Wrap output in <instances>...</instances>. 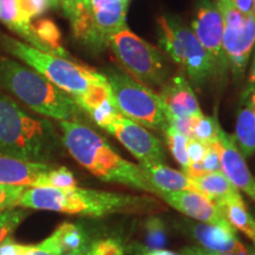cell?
<instances>
[{
	"instance_id": "cell-12",
	"label": "cell",
	"mask_w": 255,
	"mask_h": 255,
	"mask_svg": "<svg viewBox=\"0 0 255 255\" xmlns=\"http://www.w3.org/2000/svg\"><path fill=\"white\" fill-rule=\"evenodd\" d=\"M158 199L183 215L197 220L201 223L237 232V229L226 219L220 207L205 194L190 190L159 191Z\"/></svg>"
},
{
	"instance_id": "cell-23",
	"label": "cell",
	"mask_w": 255,
	"mask_h": 255,
	"mask_svg": "<svg viewBox=\"0 0 255 255\" xmlns=\"http://www.w3.org/2000/svg\"><path fill=\"white\" fill-rule=\"evenodd\" d=\"M235 142L245 158L255 152V115L250 105L239 111L235 126Z\"/></svg>"
},
{
	"instance_id": "cell-9",
	"label": "cell",
	"mask_w": 255,
	"mask_h": 255,
	"mask_svg": "<svg viewBox=\"0 0 255 255\" xmlns=\"http://www.w3.org/2000/svg\"><path fill=\"white\" fill-rule=\"evenodd\" d=\"M222 14V47L228 66L237 77L246 70L255 44V13L245 14L238 9L216 1Z\"/></svg>"
},
{
	"instance_id": "cell-1",
	"label": "cell",
	"mask_w": 255,
	"mask_h": 255,
	"mask_svg": "<svg viewBox=\"0 0 255 255\" xmlns=\"http://www.w3.org/2000/svg\"><path fill=\"white\" fill-rule=\"evenodd\" d=\"M19 206L23 208L64 213V214L107 218L114 214H156L165 209L154 195H131L77 186L69 188H26Z\"/></svg>"
},
{
	"instance_id": "cell-25",
	"label": "cell",
	"mask_w": 255,
	"mask_h": 255,
	"mask_svg": "<svg viewBox=\"0 0 255 255\" xmlns=\"http://www.w3.org/2000/svg\"><path fill=\"white\" fill-rule=\"evenodd\" d=\"M63 255H124V248L120 240L114 238L98 239L95 241L87 239L78 247Z\"/></svg>"
},
{
	"instance_id": "cell-37",
	"label": "cell",
	"mask_w": 255,
	"mask_h": 255,
	"mask_svg": "<svg viewBox=\"0 0 255 255\" xmlns=\"http://www.w3.org/2000/svg\"><path fill=\"white\" fill-rule=\"evenodd\" d=\"M247 105H250V108L252 110H253V113L255 115V100H250V98H248Z\"/></svg>"
},
{
	"instance_id": "cell-3",
	"label": "cell",
	"mask_w": 255,
	"mask_h": 255,
	"mask_svg": "<svg viewBox=\"0 0 255 255\" xmlns=\"http://www.w3.org/2000/svg\"><path fill=\"white\" fill-rule=\"evenodd\" d=\"M0 88L26 104L34 113L60 121H78L83 110L75 98L43 75L0 55Z\"/></svg>"
},
{
	"instance_id": "cell-22",
	"label": "cell",
	"mask_w": 255,
	"mask_h": 255,
	"mask_svg": "<svg viewBox=\"0 0 255 255\" xmlns=\"http://www.w3.org/2000/svg\"><path fill=\"white\" fill-rule=\"evenodd\" d=\"M0 20L15 33L26 40L28 45L39 50L37 38L32 33L31 24H26L21 17L19 0H0Z\"/></svg>"
},
{
	"instance_id": "cell-18",
	"label": "cell",
	"mask_w": 255,
	"mask_h": 255,
	"mask_svg": "<svg viewBox=\"0 0 255 255\" xmlns=\"http://www.w3.org/2000/svg\"><path fill=\"white\" fill-rule=\"evenodd\" d=\"M90 11L96 28L110 45V38L126 28L127 1L90 0Z\"/></svg>"
},
{
	"instance_id": "cell-20",
	"label": "cell",
	"mask_w": 255,
	"mask_h": 255,
	"mask_svg": "<svg viewBox=\"0 0 255 255\" xmlns=\"http://www.w3.org/2000/svg\"><path fill=\"white\" fill-rule=\"evenodd\" d=\"M152 186L159 191L190 190L200 193L193 178L182 171L169 168L165 164H139ZM158 197V196H157Z\"/></svg>"
},
{
	"instance_id": "cell-13",
	"label": "cell",
	"mask_w": 255,
	"mask_h": 255,
	"mask_svg": "<svg viewBox=\"0 0 255 255\" xmlns=\"http://www.w3.org/2000/svg\"><path fill=\"white\" fill-rule=\"evenodd\" d=\"M87 239L79 226L65 222L38 245H21L7 238L0 245V255H63Z\"/></svg>"
},
{
	"instance_id": "cell-30",
	"label": "cell",
	"mask_w": 255,
	"mask_h": 255,
	"mask_svg": "<svg viewBox=\"0 0 255 255\" xmlns=\"http://www.w3.org/2000/svg\"><path fill=\"white\" fill-rule=\"evenodd\" d=\"M27 187L0 184V213L19 206L20 197Z\"/></svg>"
},
{
	"instance_id": "cell-35",
	"label": "cell",
	"mask_w": 255,
	"mask_h": 255,
	"mask_svg": "<svg viewBox=\"0 0 255 255\" xmlns=\"http://www.w3.org/2000/svg\"><path fill=\"white\" fill-rule=\"evenodd\" d=\"M254 91H255V58L253 60V64H252L250 78H248V84L246 87V90L244 91V96H242V97L246 100V98L250 97Z\"/></svg>"
},
{
	"instance_id": "cell-29",
	"label": "cell",
	"mask_w": 255,
	"mask_h": 255,
	"mask_svg": "<svg viewBox=\"0 0 255 255\" xmlns=\"http://www.w3.org/2000/svg\"><path fill=\"white\" fill-rule=\"evenodd\" d=\"M26 216V212L23 209H7L0 213V245L9 238L12 232L18 227Z\"/></svg>"
},
{
	"instance_id": "cell-16",
	"label": "cell",
	"mask_w": 255,
	"mask_h": 255,
	"mask_svg": "<svg viewBox=\"0 0 255 255\" xmlns=\"http://www.w3.org/2000/svg\"><path fill=\"white\" fill-rule=\"evenodd\" d=\"M165 117H195L203 114L189 81L183 73L168 78L161 89Z\"/></svg>"
},
{
	"instance_id": "cell-8",
	"label": "cell",
	"mask_w": 255,
	"mask_h": 255,
	"mask_svg": "<svg viewBox=\"0 0 255 255\" xmlns=\"http://www.w3.org/2000/svg\"><path fill=\"white\" fill-rule=\"evenodd\" d=\"M110 46L123 66L146 87H162L169 76V65L161 50L128 28L110 38Z\"/></svg>"
},
{
	"instance_id": "cell-15",
	"label": "cell",
	"mask_w": 255,
	"mask_h": 255,
	"mask_svg": "<svg viewBox=\"0 0 255 255\" xmlns=\"http://www.w3.org/2000/svg\"><path fill=\"white\" fill-rule=\"evenodd\" d=\"M53 167L0 154V184L27 188L51 187Z\"/></svg>"
},
{
	"instance_id": "cell-14",
	"label": "cell",
	"mask_w": 255,
	"mask_h": 255,
	"mask_svg": "<svg viewBox=\"0 0 255 255\" xmlns=\"http://www.w3.org/2000/svg\"><path fill=\"white\" fill-rule=\"evenodd\" d=\"M215 145L219 152L222 173L239 190L247 194L255 202V177L239 150L234 135H228L220 126Z\"/></svg>"
},
{
	"instance_id": "cell-2",
	"label": "cell",
	"mask_w": 255,
	"mask_h": 255,
	"mask_svg": "<svg viewBox=\"0 0 255 255\" xmlns=\"http://www.w3.org/2000/svg\"><path fill=\"white\" fill-rule=\"evenodd\" d=\"M59 126L66 150L96 177L158 196L141 165L124 159L90 127L79 121H60Z\"/></svg>"
},
{
	"instance_id": "cell-24",
	"label": "cell",
	"mask_w": 255,
	"mask_h": 255,
	"mask_svg": "<svg viewBox=\"0 0 255 255\" xmlns=\"http://www.w3.org/2000/svg\"><path fill=\"white\" fill-rule=\"evenodd\" d=\"M229 223L238 231L244 233L248 239L255 244V220L246 208V206H239L234 203H226L220 206Z\"/></svg>"
},
{
	"instance_id": "cell-31",
	"label": "cell",
	"mask_w": 255,
	"mask_h": 255,
	"mask_svg": "<svg viewBox=\"0 0 255 255\" xmlns=\"http://www.w3.org/2000/svg\"><path fill=\"white\" fill-rule=\"evenodd\" d=\"M215 143H213V144H208L205 157H203L202 161L199 163L205 175L222 171L221 163H220L219 152H218V149H216Z\"/></svg>"
},
{
	"instance_id": "cell-7",
	"label": "cell",
	"mask_w": 255,
	"mask_h": 255,
	"mask_svg": "<svg viewBox=\"0 0 255 255\" xmlns=\"http://www.w3.org/2000/svg\"><path fill=\"white\" fill-rule=\"evenodd\" d=\"M105 75L121 115L142 127L163 131L168 121L159 95L119 69L108 70Z\"/></svg>"
},
{
	"instance_id": "cell-17",
	"label": "cell",
	"mask_w": 255,
	"mask_h": 255,
	"mask_svg": "<svg viewBox=\"0 0 255 255\" xmlns=\"http://www.w3.org/2000/svg\"><path fill=\"white\" fill-rule=\"evenodd\" d=\"M188 228L193 238L206 250L221 254H247V250L237 237V232L226 231L201 222L191 225Z\"/></svg>"
},
{
	"instance_id": "cell-10",
	"label": "cell",
	"mask_w": 255,
	"mask_h": 255,
	"mask_svg": "<svg viewBox=\"0 0 255 255\" xmlns=\"http://www.w3.org/2000/svg\"><path fill=\"white\" fill-rule=\"evenodd\" d=\"M103 129L116 137L139 164H164L165 154L161 142L141 124L117 114Z\"/></svg>"
},
{
	"instance_id": "cell-32",
	"label": "cell",
	"mask_w": 255,
	"mask_h": 255,
	"mask_svg": "<svg viewBox=\"0 0 255 255\" xmlns=\"http://www.w3.org/2000/svg\"><path fill=\"white\" fill-rule=\"evenodd\" d=\"M77 186L76 178L68 168H53L51 171V187L53 188H69Z\"/></svg>"
},
{
	"instance_id": "cell-34",
	"label": "cell",
	"mask_w": 255,
	"mask_h": 255,
	"mask_svg": "<svg viewBox=\"0 0 255 255\" xmlns=\"http://www.w3.org/2000/svg\"><path fill=\"white\" fill-rule=\"evenodd\" d=\"M216 1L231 6L245 14L255 13V0H216Z\"/></svg>"
},
{
	"instance_id": "cell-4",
	"label": "cell",
	"mask_w": 255,
	"mask_h": 255,
	"mask_svg": "<svg viewBox=\"0 0 255 255\" xmlns=\"http://www.w3.org/2000/svg\"><path fill=\"white\" fill-rule=\"evenodd\" d=\"M57 149L58 136L52 124L30 116L13 100L0 95V154L45 163Z\"/></svg>"
},
{
	"instance_id": "cell-38",
	"label": "cell",
	"mask_w": 255,
	"mask_h": 255,
	"mask_svg": "<svg viewBox=\"0 0 255 255\" xmlns=\"http://www.w3.org/2000/svg\"><path fill=\"white\" fill-rule=\"evenodd\" d=\"M248 98H250V100H255V91H254L253 94H252ZM248 98H246V100H248Z\"/></svg>"
},
{
	"instance_id": "cell-5",
	"label": "cell",
	"mask_w": 255,
	"mask_h": 255,
	"mask_svg": "<svg viewBox=\"0 0 255 255\" xmlns=\"http://www.w3.org/2000/svg\"><path fill=\"white\" fill-rule=\"evenodd\" d=\"M0 46L75 100L84 96L97 83L107 81L103 73L78 65L64 57L44 52L6 34L0 33Z\"/></svg>"
},
{
	"instance_id": "cell-11",
	"label": "cell",
	"mask_w": 255,
	"mask_h": 255,
	"mask_svg": "<svg viewBox=\"0 0 255 255\" xmlns=\"http://www.w3.org/2000/svg\"><path fill=\"white\" fill-rule=\"evenodd\" d=\"M223 26L222 14L216 2L212 0H196L191 30L212 58L219 77L225 76L229 69L222 47Z\"/></svg>"
},
{
	"instance_id": "cell-28",
	"label": "cell",
	"mask_w": 255,
	"mask_h": 255,
	"mask_svg": "<svg viewBox=\"0 0 255 255\" xmlns=\"http://www.w3.org/2000/svg\"><path fill=\"white\" fill-rule=\"evenodd\" d=\"M57 0H19L21 17L26 24H31L32 19L40 17L51 8H58Z\"/></svg>"
},
{
	"instance_id": "cell-21",
	"label": "cell",
	"mask_w": 255,
	"mask_h": 255,
	"mask_svg": "<svg viewBox=\"0 0 255 255\" xmlns=\"http://www.w3.org/2000/svg\"><path fill=\"white\" fill-rule=\"evenodd\" d=\"M31 30L39 44V50L66 58L69 53L63 47L62 33L52 19L39 18L31 23Z\"/></svg>"
},
{
	"instance_id": "cell-26",
	"label": "cell",
	"mask_w": 255,
	"mask_h": 255,
	"mask_svg": "<svg viewBox=\"0 0 255 255\" xmlns=\"http://www.w3.org/2000/svg\"><path fill=\"white\" fill-rule=\"evenodd\" d=\"M163 132L165 135V139H167L169 150L173 154L175 161L181 165V168L183 170L182 173L187 175L188 169H189L190 165V161L187 152L188 138L183 133H181L178 130L175 129L174 127L169 126V124L163 130Z\"/></svg>"
},
{
	"instance_id": "cell-36",
	"label": "cell",
	"mask_w": 255,
	"mask_h": 255,
	"mask_svg": "<svg viewBox=\"0 0 255 255\" xmlns=\"http://www.w3.org/2000/svg\"><path fill=\"white\" fill-rule=\"evenodd\" d=\"M142 255H180V254L174 253V252H170V251H164V250H152V251L145 252V253H143Z\"/></svg>"
},
{
	"instance_id": "cell-27",
	"label": "cell",
	"mask_w": 255,
	"mask_h": 255,
	"mask_svg": "<svg viewBox=\"0 0 255 255\" xmlns=\"http://www.w3.org/2000/svg\"><path fill=\"white\" fill-rule=\"evenodd\" d=\"M220 123L216 117H208L203 114L193 117L191 132L193 138L199 139L205 144H213L218 141V131Z\"/></svg>"
},
{
	"instance_id": "cell-19",
	"label": "cell",
	"mask_w": 255,
	"mask_h": 255,
	"mask_svg": "<svg viewBox=\"0 0 255 255\" xmlns=\"http://www.w3.org/2000/svg\"><path fill=\"white\" fill-rule=\"evenodd\" d=\"M193 181L199 188L200 193L208 196L219 207L226 203L246 206L240 190L228 180L222 171L202 175V176L193 178Z\"/></svg>"
},
{
	"instance_id": "cell-6",
	"label": "cell",
	"mask_w": 255,
	"mask_h": 255,
	"mask_svg": "<svg viewBox=\"0 0 255 255\" xmlns=\"http://www.w3.org/2000/svg\"><path fill=\"white\" fill-rule=\"evenodd\" d=\"M159 45L164 52L180 65L196 88L214 77L218 71L205 47L191 28L176 15H161L156 21Z\"/></svg>"
},
{
	"instance_id": "cell-33",
	"label": "cell",
	"mask_w": 255,
	"mask_h": 255,
	"mask_svg": "<svg viewBox=\"0 0 255 255\" xmlns=\"http://www.w3.org/2000/svg\"><path fill=\"white\" fill-rule=\"evenodd\" d=\"M207 146H208V144H205V143L199 141V139L188 138L187 152L190 163H200L202 161L206 155Z\"/></svg>"
}]
</instances>
